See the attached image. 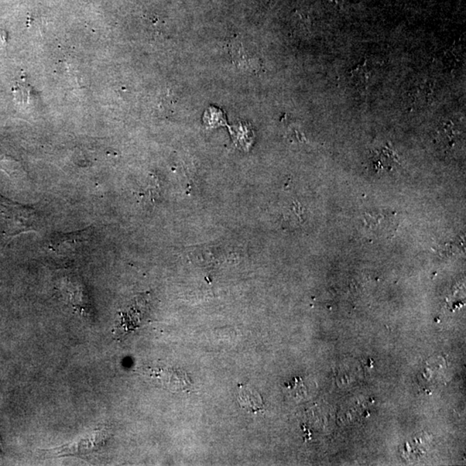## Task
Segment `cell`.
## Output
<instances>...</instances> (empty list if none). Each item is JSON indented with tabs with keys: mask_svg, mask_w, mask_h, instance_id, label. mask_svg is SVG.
I'll return each instance as SVG.
<instances>
[{
	"mask_svg": "<svg viewBox=\"0 0 466 466\" xmlns=\"http://www.w3.org/2000/svg\"><path fill=\"white\" fill-rule=\"evenodd\" d=\"M43 225L42 212L37 208L0 196V234L5 241L9 242L23 233L39 232Z\"/></svg>",
	"mask_w": 466,
	"mask_h": 466,
	"instance_id": "6da1fadb",
	"label": "cell"
},
{
	"mask_svg": "<svg viewBox=\"0 0 466 466\" xmlns=\"http://www.w3.org/2000/svg\"><path fill=\"white\" fill-rule=\"evenodd\" d=\"M109 438V428L106 426L99 427L73 443L54 448L41 449L39 454L43 456L44 458L66 457V456H77V457L85 456L87 457L104 447Z\"/></svg>",
	"mask_w": 466,
	"mask_h": 466,
	"instance_id": "7a4b0ae2",
	"label": "cell"
},
{
	"mask_svg": "<svg viewBox=\"0 0 466 466\" xmlns=\"http://www.w3.org/2000/svg\"><path fill=\"white\" fill-rule=\"evenodd\" d=\"M92 227L68 233H57L51 236L49 247L51 251L58 254H68L73 253L88 241L92 235Z\"/></svg>",
	"mask_w": 466,
	"mask_h": 466,
	"instance_id": "3957f363",
	"label": "cell"
},
{
	"mask_svg": "<svg viewBox=\"0 0 466 466\" xmlns=\"http://www.w3.org/2000/svg\"><path fill=\"white\" fill-rule=\"evenodd\" d=\"M239 403L244 409L256 413L263 407V400L259 393L247 386L239 385Z\"/></svg>",
	"mask_w": 466,
	"mask_h": 466,
	"instance_id": "277c9868",
	"label": "cell"
},
{
	"mask_svg": "<svg viewBox=\"0 0 466 466\" xmlns=\"http://www.w3.org/2000/svg\"><path fill=\"white\" fill-rule=\"evenodd\" d=\"M351 77L352 82L359 89H366L368 87L369 77H371L367 63L365 61V63L358 65L354 70H352Z\"/></svg>",
	"mask_w": 466,
	"mask_h": 466,
	"instance_id": "5b68a950",
	"label": "cell"
},
{
	"mask_svg": "<svg viewBox=\"0 0 466 466\" xmlns=\"http://www.w3.org/2000/svg\"><path fill=\"white\" fill-rule=\"evenodd\" d=\"M396 162L397 159L395 154L389 149H383L378 156V159L373 163L376 170H392Z\"/></svg>",
	"mask_w": 466,
	"mask_h": 466,
	"instance_id": "8992f818",
	"label": "cell"
},
{
	"mask_svg": "<svg viewBox=\"0 0 466 466\" xmlns=\"http://www.w3.org/2000/svg\"><path fill=\"white\" fill-rule=\"evenodd\" d=\"M455 138V132L452 128H449V125L443 126L438 131V135L437 136L438 141L443 143L444 145L451 146L454 145L452 139Z\"/></svg>",
	"mask_w": 466,
	"mask_h": 466,
	"instance_id": "52a82bcc",
	"label": "cell"
},
{
	"mask_svg": "<svg viewBox=\"0 0 466 466\" xmlns=\"http://www.w3.org/2000/svg\"><path fill=\"white\" fill-rule=\"evenodd\" d=\"M325 4L330 6V8H339L342 4L343 0H324Z\"/></svg>",
	"mask_w": 466,
	"mask_h": 466,
	"instance_id": "ba28073f",
	"label": "cell"
},
{
	"mask_svg": "<svg viewBox=\"0 0 466 466\" xmlns=\"http://www.w3.org/2000/svg\"><path fill=\"white\" fill-rule=\"evenodd\" d=\"M0 445H1V440H0ZM0 449H1V447H0Z\"/></svg>",
	"mask_w": 466,
	"mask_h": 466,
	"instance_id": "9c48e42d",
	"label": "cell"
}]
</instances>
